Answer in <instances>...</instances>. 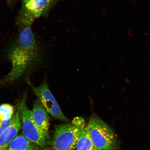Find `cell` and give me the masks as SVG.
Returning <instances> with one entry per match:
<instances>
[{
  "label": "cell",
  "mask_w": 150,
  "mask_h": 150,
  "mask_svg": "<svg viewBox=\"0 0 150 150\" xmlns=\"http://www.w3.org/2000/svg\"><path fill=\"white\" fill-rule=\"evenodd\" d=\"M30 24L23 28L9 48L7 57L11 65L8 74L0 84L16 81L34 70L42 61V53L32 30Z\"/></svg>",
  "instance_id": "6da1fadb"
},
{
  "label": "cell",
  "mask_w": 150,
  "mask_h": 150,
  "mask_svg": "<svg viewBox=\"0 0 150 150\" xmlns=\"http://www.w3.org/2000/svg\"><path fill=\"white\" fill-rule=\"evenodd\" d=\"M86 127L81 117H74L70 122L55 125L50 150H74Z\"/></svg>",
  "instance_id": "7a4b0ae2"
},
{
  "label": "cell",
  "mask_w": 150,
  "mask_h": 150,
  "mask_svg": "<svg viewBox=\"0 0 150 150\" xmlns=\"http://www.w3.org/2000/svg\"><path fill=\"white\" fill-rule=\"evenodd\" d=\"M87 127L97 150H121L119 139L115 131L98 116L95 114L92 116Z\"/></svg>",
  "instance_id": "3957f363"
},
{
  "label": "cell",
  "mask_w": 150,
  "mask_h": 150,
  "mask_svg": "<svg viewBox=\"0 0 150 150\" xmlns=\"http://www.w3.org/2000/svg\"><path fill=\"white\" fill-rule=\"evenodd\" d=\"M26 95H24L18 108L22 120V134L30 142L42 149H50L52 138L49 133L43 132L37 126L34 121L32 112L26 104Z\"/></svg>",
  "instance_id": "277c9868"
},
{
  "label": "cell",
  "mask_w": 150,
  "mask_h": 150,
  "mask_svg": "<svg viewBox=\"0 0 150 150\" xmlns=\"http://www.w3.org/2000/svg\"><path fill=\"white\" fill-rule=\"evenodd\" d=\"M27 81L49 114L60 121H69V119L62 111L59 104L49 88L46 77L42 84L36 87L34 86L28 79Z\"/></svg>",
  "instance_id": "5b68a950"
},
{
  "label": "cell",
  "mask_w": 150,
  "mask_h": 150,
  "mask_svg": "<svg viewBox=\"0 0 150 150\" xmlns=\"http://www.w3.org/2000/svg\"><path fill=\"white\" fill-rule=\"evenodd\" d=\"M55 0H23L20 17L22 26L31 24L35 19L45 13Z\"/></svg>",
  "instance_id": "8992f818"
},
{
  "label": "cell",
  "mask_w": 150,
  "mask_h": 150,
  "mask_svg": "<svg viewBox=\"0 0 150 150\" xmlns=\"http://www.w3.org/2000/svg\"><path fill=\"white\" fill-rule=\"evenodd\" d=\"M32 112L34 121L37 126L43 132L49 133L50 116L38 98L34 102Z\"/></svg>",
  "instance_id": "52a82bcc"
},
{
  "label": "cell",
  "mask_w": 150,
  "mask_h": 150,
  "mask_svg": "<svg viewBox=\"0 0 150 150\" xmlns=\"http://www.w3.org/2000/svg\"><path fill=\"white\" fill-rule=\"evenodd\" d=\"M13 120L8 128L0 136V150H4L17 135L21 128L22 123L19 112L14 114Z\"/></svg>",
  "instance_id": "ba28073f"
},
{
  "label": "cell",
  "mask_w": 150,
  "mask_h": 150,
  "mask_svg": "<svg viewBox=\"0 0 150 150\" xmlns=\"http://www.w3.org/2000/svg\"><path fill=\"white\" fill-rule=\"evenodd\" d=\"M44 149L30 142L23 134L18 135L4 150H48Z\"/></svg>",
  "instance_id": "9c48e42d"
},
{
  "label": "cell",
  "mask_w": 150,
  "mask_h": 150,
  "mask_svg": "<svg viewBox=\"0 0 150 150\" xmlns=\"http://www.w3.org/2000/svg\"><path fill=\"white\" fill-rule=\"evenodd\" d=\"M76 150H97L91 140L87 126L78 141Z\"/></svg>",
  "instance_id": "30bf717a"
},
{
  "label": "cell",
  "mask_w": 150,
  "mask_h": 150,
  "mask_svg": "<svg viewBox=\"0 0 150 150\" xmlns=\"http://www.w3.org/2000/svg\"><path fill=\"white\" fill-rule=\"evenodd\" d=\"M14 108L12 105L3 104L0 105V121L11 119L14 115Z\"/></svg>",
  "instance_id": "8fae6325"
},
{
  "label": "cell",
  "mask_w": 150,
  "mask_h": 150,
  "mask_svg": "<svg viewBox=\"0 0 150 150\" xmlns=\"http://www.w3.org/2000/svg\"><path fill=\"white\" fill-rule=\"evenodd\" d=\"M7 120L0 121V136L10 126L13 120V117Z\"/></svg>",
  "instance_id": "7c38bea8"
},
{
  "label": "cell",
  "mask_w": 150,
  "mask_h": 150,
  "mask_svg": "<svg viewBox=\"0 0 150 150\" xmlns=\"http://www.w3.org/2000/svg\"></svg>",
  "instance_id": "4fadbf2b"
}]
</instances>
